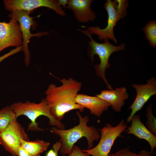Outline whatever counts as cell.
Instances as JSON below:
<instances>
[{
	"label": "cell",
	"mask_w": 156,
	"mask_h": 156,
	"mask_svg": "<svg viewBox=\"0 0 156 156\" xmlns=\"http://www.w3.org/2000/svg\"><path fill=\"white\" fill-rule=\"evenodd\" d=\"M62 85L57 86L50 84L45 90V98L51 114L60 121L67 112L74 109L83 112L84 108L75 103V98L81 90L82 83L70 78L60 79Z\"/></svg>",
	"instance_id": "cell-1"
},
{
	"label": "cell",
	"mask_w": 156,
	"mask_h": 156,
	"mask_svg": "<svg viewBox=\"0 0 156 156\" xmlns=\"http://www.w3.org/2000/svg\"><path fill=\"white\" fill-rule=\"evenodd\" d=\"M76 113L79 119V123L78 125L66 130L59 129L53 126L50 130L51 132L59 136L60 138L61 146L60 150L62 155L70 154L75 143L83 137H85L88 141L87 149L93 148L94 142L100 138L98 130L94 126H88L87 123L89 120L88 116H85L82 117L78 111Z\"/></svg>",
	"instance_id": "cell-2"
},
{
	"label": "cell",
	"mask_w": 156,
	"mask_h": 156,
	"mask_svg": "<svg viewBox=\"0 0 156 156\" xmlns=\"http://www.w3.org/2000/svg\"><path fill=\"white\" fill-rule=\"evenodd\" d=\"M15 112L16 118L24 115L30 120L27 130L31 131H43L45 129L39 127L38 123L36 121L40 116H44L49 119V123L51 126L57 128L65 129L64 125L60 121L56 119L51 114L50 107L45 98L42 99L40 102L35 103L26 101L25 102L19 101L10 105Z\"/></svg>",
	"instance_id": "cell-3"
},
{
	"label": "cell",
	"mask_w": 156,
	"mask_h": 156,
	"mask_svg": "<svg viewBox=\"0 0 156 156\" xmlns=\"http://www.w3.org/2000/svg\"><path fill=\"white\" fill-rule=\"evenodd\" d=\"M128 6V2L127 0H107L104 5L108 16L106 27L104 29H101L99 26L85 27L87 29L78 30L88 37L95 34L98 36L101 41L105 39H108L117 44V41L114 35V28L119 20L127 15Z\"/></svg>",
	"instance_id": "cell-4"
},
{
	"label": "cell",
	"mask_w": 156,
	"mask_h": 156,
	"mask_svg": "<svg viewBox=\"0 0 156 156\" xmlns=\"http://www.w3.org/2000/svg\"><path fill=\"white\" fill-rule=\"evenodd\" d=\"M88 37L91 40L88 42L87 50L89 57L93 62L97 55L100 60L99 64L94 66L96 75L103 80L109 90H113L114 89L106 78L105 71L110 65L109 62L110 55L114 52L125 50V44L122 43L118 46H116L111 43L108 39H104L103 43H99L94 40L92 36Z\"/></svg>",
	"instance_id": "cell-5"
},
{
	"label": "cell",
	"mask_w": 156,
	"mask_h": 156,
	"mask_svg": "<svg viewBox=\"0 0 156 156\" xmlns=\"http://www.w3.org/2000/svg\"><path fill=\"white\" fill-rule=\"evenodd\" d=\"M127 128V123L122 119L116 126L107 123L100 131L99 142L94 147L90 149H83L85 153L92 156H107L109 153L114 141Z\"/></svg>",
	"instance_id": "cell-6"
},
{
	"label": "cell",
	"mask_w": 156,
	"mask_h": 156,
	"mask_svg": "<svg viewBox=\"0 0 156 156\" xmlns=\"http://www.w3.org/2000/svg\"><path fill=\"white\" fill-rule=\"evenodd\" d=\"M31 11L24 10H16L11 12L9 14V18H14L18 23L23 37V51L24 53V61L26 66L29 64L30 55L28 49V45L30 39L32 37H40L47 35L49 32H39L32 34L30 32L31 26L33 25L36 27V22L33 20V18L30 15Z\"/></svg>",
	"instance_id": "cell-7"
},
{
	"label": "cell",
	"mask_w": 156,
	"mask_h": 156,
	"mask_svg": "<svg viewBox=\"0 0 156 156\" xmlns=\"http://www.w3.org/2000/svg\"><path fill=\"white\" fill-rule=\"evenodd\" d=\"M22 140L30 141L24 128L17 120L0 133V144L12 156H17Z\"/></svg>",
	"instance_id": "cell-8"
},
{
	"label": "cell",
	"mask_w": 156,
	"mask_h": 156,
	"mask_svg": "<svg viewBox=\"0 0 156 156\" xmlns=\"http://www.w3.org/2000/svg\"><path fill=\"white\" fill-rule=\"evenodd\" d=\"M5 9L11 12L16 10L31 11L41 7L48 8L59 15H65V11L56 0H4Z\"/></svg>",
	"instance_id": "cell-9"
},
{
	"label": "cell",
	"mask_w": 156,
	"mask_h": 156,
	"mask_svg": "<svg viewBox=\"0 0 156 156\" xmlns=\"http://www.w3.org/2000/svg\"><path fill=\"white\" fill-rule=\"evenodd\" d=\"M23 37L19 24L14 18L9 22L0 21V52L10 47L22 46Z\"/></svg>",
	"instance_id": "cell-10"
},
{
	"label": "cell",
	"mask_w": 156,
	"mask_h": 156,
	"mask_svg": "<svg viewBox=\"0 0 156 156\" xmlns=\"http://www.w3.org/2000/svg\"><path fill=\"white\" fill-rule=\"evenodd\" d=\"M146 82L145 84L134 83L132 85L135 90L136 95L135 100L128 108L131 111L126 121L127 123H130L133 116L142 108L152 96L156 94L155 77L149 78Z\"/></svg>",
	"instance_id": "cell-11"
},
{
	"label": "cell",
	"mask_w": 156,
	"mask_h": 156,
	"mask_svg": "<svg viewBox=\"0 0 156 156\" xmlns=\"http://www.w3.org/2000/svg\"><path fill=\"white\" fill-rule=\"evenodd\" d=\"M93 0H69L67 8L73 12L75 16L79 22L85 23L93 21L96 13L91 8Z\"/></svg>",
	"instance_id": "cell-12"
},
{
	"label": "cell",
	"mask_w": 156,
	"mask_h": 156,
	"mask_svg": "<svg viewBox=\"0 0 156 156\" xmlns=\"http://www.w3.org/2000/svg\"><path fill=\"white\" fill-rule=\"evenodd\" d=\"M96 96L108 103L115 112L119 113L129 98L127 88L125 87L116 88L115 90H103Z\"/></svg>",
	"instance_id": "cell-13"
},
{
	"label": "cell",
	"mask_w": 156,
	"mask_h": 156,
	"mask_svg": "<svg viewBox=\"0 0 156 156\" xmlns=\"http://www.w3.org/2000/svg\"><path fill=\"white\" fill-rule=\"evenodd\" d=\"M131 122V125L125 132L126 133L133 134L139 139L146 141L150 146V152L153 153L156 147V136L151 133L142 123L139 115L135 114Z\"/></svg>",
	"instance_id": "cell-14"
},
{
	"label": "cell",
	"mask_w": 156,
	"mask_h": 156,
	"mask_svg": "<svg viewBox=\"0 0 156 156\" xmlns=\"http://www.w3.org/2000/svg\"><path fill=\"white\" fill-rule=\"evenodd\" d=\"M75 103L89 109L90 113L98 117L107 110L110 105L104 100L96 96H91L84 94H78L75 99Z\"/></svg>",
	"instance_id": "cell-15"
},
{
	"label": "cell",
	"mask_w": 156,
	"mask_h": 156,
	"mask_svg": "<svg viewBox=\"0 0 156 156\" xmlns=\"http://www.w3.org/2000/svg\"><path fill=\"white\" fill-rule=\"evenodd\" d=\"M21 147L31 156H41V154L48 148L50 143L37 139L34 141L21 140Z\"/></svg>",
	"instance_id": "cell-16"
},
{
	"label": "cell",
	"mask_w": 156,
	"mask_h": 156,
	"mask_svg": "<svg viewBox=\"0 0 156 156\" xmlns=\"http://www.w3.org/2000/svg\"><path fill=\"white\" fill-rule=\"evenodd\" d=\"M16 118L15 113L10 106H7L0 110V133L16 120Z\"/></svg>",
	"instance_id": "cell-17"
},
{
	"label": "cell",
	"mask_w": 156,
	"mask_h": 156,
	"mask_svg": "<svg viewBox=\"0 0 156 156\" xmlns=\"http://www.w3.org/2000/svg\"><path fill=\"white\" fill-rule=\"evenodd\" d=\"M145 37L150 45L156 47V21L155 20L148 22L142 29Z\"/></svg>",
	"instance_id": "cell-18"
},
{
	"label": "cell",
	"mask_w": 156,
	"mask_h": 156,
	"mask_svg": "<svg viewBox=\"0 0 156 156\" xmlns=\"http://www.w3.org/2000/svg\"><path fill=\"white\" fill-rule=\"evenodd\" d=\"M152 109L153 105L151 103L146 107V127L151 133L156 136V118L153 114Z\"/></svg>",
	"instance_id": "cell-19"
},
{
	"label": "cell",
	"mask_w": 156,
	"mask_h": 156,
	"mask_svg": "<svg viewBox=\"0 0 156 156\" xmlns=\"http://www.w3.org/2000/svg\"><path fill=\"white\" fill-rule=\"evenodd\" d=\"M107 156H138L136 152L131 151L127 147L120 149L115 153H109Z\"/></svg>",
	"instance_id": "cell-20"
},
{
	"label": "cell",
	"mask_w": 156,
	"mask_h": 156,
	"mask_svg": "<svg viewBox=\"0 0 156 156\" xmlns=\"http://www.w3.org/2000/svg\"><path fill=\"white\" fill-rule=\"evenodd\" d=\"M68 156H91L83 152L77 146L74 145L73 147L72 152Z\"/></svg>",
	"instance_id": "cell-21"
},
{
	"label": "cell",
	"mask_w": 156,
	"mask_h": 156,
	"mask_svg": "<svg viewBox=\"0 0 156 156\" xmlns=\"http://www.w3.org/2000/svg\"><path fill=\"white\" fill-rule=\"evenodd\" d=\"M21 51H23L22 46L12 49L8 53L4 54L2 56H0V63L8 57L20 52Z\"/></svg>",
	"instance_id": "cell-22"
},
{
	"label": "cell",
	"mask_w": 156,
	"mask_h": 156,
	"mask_svg": "<svg viewBox=\"0 0 156 156\" xmlns=\"http://www.w3.org/2000/svg\"><path fill=\"white\" fill-rule=\"evenodd\" d=\"M17 156H31L24 148L21 146L18 150Z\"/></svg>",
	"instance_id": "cell-23"
},
{
	"label": "cell",
	"mask_w": 156,
	"mask_h": 156,
	"mask_svg": "<svg viewBox=\"0 0 156 156\" xmlns=\"http://www.w3.org/2000/svg\"><path fill=\"white\" fill-rule=\"evenodd\" d=\"M152 154L150 151L144 150L140 151L138 155V156H155L152 155Z\"/></svg>",
	"instance_id": "cell-24"
},
{
	"label": "cell",
	"mask_w": 156,
	"mask_h": 156,
	"mask_svg": "<svg viewBox=\"0 0 156 156\" xmlns=\"http://www.w3.org/2000/svg\"><path fill=\"white\" fill-rule=\"evenodd\" d=\"M58 3L61 6L62 5L64 8L65 9L66 5L67 4L68 0H58Z\"/></svg>",
	"instance_id": "cell-25"
}]
</instances>
